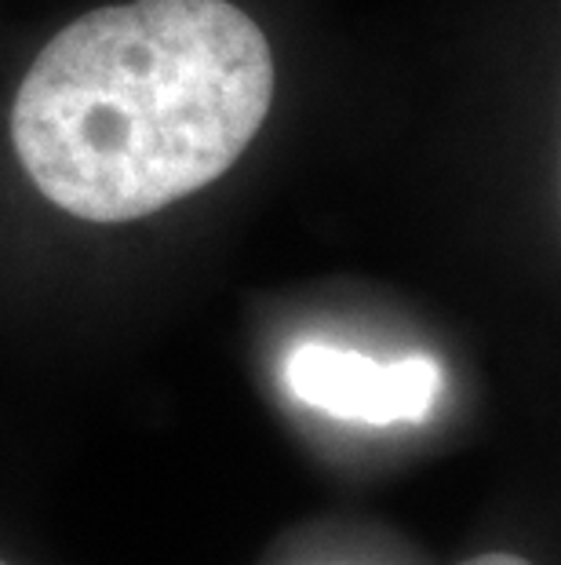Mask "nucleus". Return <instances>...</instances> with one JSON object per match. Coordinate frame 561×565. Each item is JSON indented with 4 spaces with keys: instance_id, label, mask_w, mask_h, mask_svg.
Here are the masks:
<instances>
[{
    "instance_id": "obj_2",
    "label": "nucleus",
    "mask_w": 561,
    "mask_h": 565,
    "mask_svg": "<svg viewBox=\"0 0 561 565\" xmlns=\"http://www.w3.org/2000/svg\"><path fill=\"white\" fill-rule=\"evenodd\" d=\"M292 398L357 424H420L441 394V365L427 354L376 362L328 343H300L284 362Z\"/></svg>"
},
{
    "instance_id": "obj_1",
    "label": "nucleus",
    "mask_w": 561,
    "mask_h": 565,
    "mask_svg": "<svg viewBox=\"0 0 561 565\" xmlns=\"http://www.w3.org/2000/svg\"><path fill=\"white\" fill-rule=\"evenodd\" d=\"M273 92V47L234 0L103 4L30 63L11 150L52 209L125 226L219 183L267 125Z\"/></svg>"
},
{
    "instance_id": "obj_3",
    "label": "nucleus",
    "mask_w": 561,
    "mask_h": 565,
    "mask_svg": "<svg viewBox=\"0 0 561 565\" xmlns=\"http://www.w3.org/2000/svg\"><path fill=\"white\" fill-rule=\"evenodd\" d=\"M460 565H532V562L521 555H507V551H488V555H474Z\"/></svg>"
},
{
    "instance_id": "obj_4",
    "label": "nucleus",
    "mask_w": 561,
    "mask_h": 565,
    "mask_svg": "<svg viewBox=\"0 0 561 565\" xmlns=\"http://www.w3.org/2000/svg\"><path fill=\"white\" fill-rule=\"evenodd\" d=\"M0 565H8V562H0Z\"/></svg>"
}]
</instances>
